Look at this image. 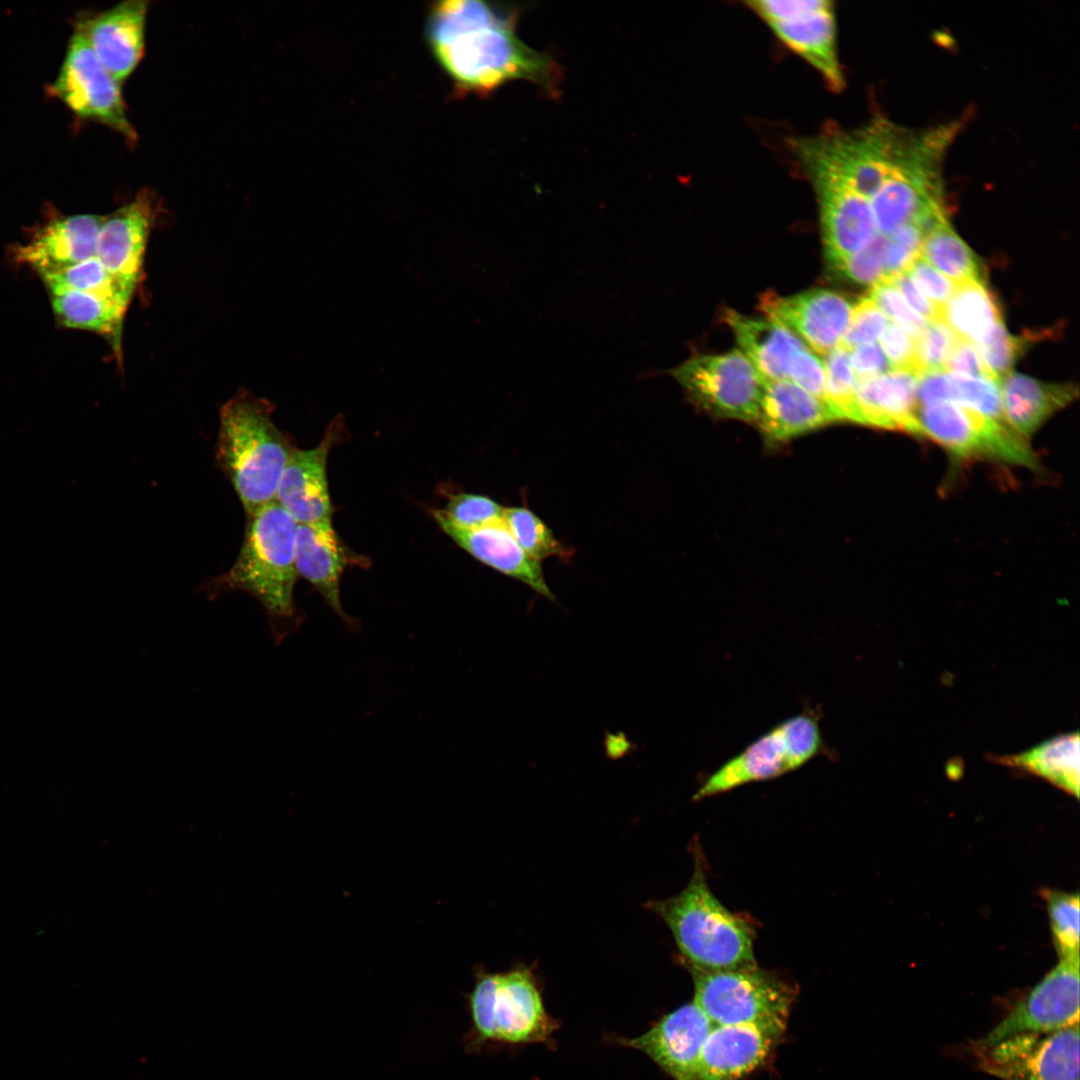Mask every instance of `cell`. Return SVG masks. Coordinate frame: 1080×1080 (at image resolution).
I'll list each match as a JSON object with an SVG mask.
<instances>
[{
  "mask_svg": "<svg viewBox=\"0 0 1080 1080\" xmlns=\"http://www.w3.org/2000/svg\"><path fill=\"white\" fill-rule=\"evenodd\" d=\"M503 523L522 550L532 559L541 561L551 556H567V550L555 538L551 529L526 507H508Z\"/></svg>",
  "mask_w": 1080,
  "mask_h": 1080,
  "instance_id": "cell-33",
  "label": "cell"
},
{
  "mask_svg": "<svg viewBox=\"0 0 1080 1080\" xmlns=\"http://www.w3.org/2000/svg\"><path fill=\"white\" fill-rule=\"evenodd\" d=\"M887 237L876 233L861 249L831 268L860 284L879 282L884 277V252Z\"/></svg>",
  "mask_w": 1080,
  "mask_h": 1080,
  "instance_id": "cell-40",
  "label": "cell"
},
{
  "mask_svg": "<svg viewBox=\"0 0 1080 1080\" xmlns=\"http://www.w3.org/2000/svg\"><path fill=\"white\" fill-rule=\"evenodd\" d=\"M940 320L960 339L975 344L1002 320L996 298L982 280L956 283L950 299L941 310Z\"/></svg>",
  "mask_w": 1080,
  "mask_h": 1080,
  "instance_id": "cell-29",
  "label": "cell"
},
{
  "mask_svg": "<svg viewBox=\"0 0 1080 1080\" xmlns=\"http://www.w3.org/2000/svg\"><path fill=\"white\" fill-rule=\"evenodd\" d=\"M505 507L493 499L479 494L453 495L444 509H438L443 517L455 526L471 529L502 521Z\"/></svg>",
  "mask_w": 1080,
  "mask_h": 1080,
  "instance_id": "cell-37",
  "label": "cell"
},
{
  "mask_svg": "<svg viewBox=\"0 0 1080 1080\" xmlns=\"http://www.w3.org/2000/svg\"><path fill=\"white\" fill-rule=\"evenodd\" d=\"M694 859L688 885L673 897L648 902L647 908L671 931L688 970L713 973L757 967L753 928L712 893L696 847Z\"/></svg>",
  "mask_w": 1080,
  "mask_h": 1080,
  "instance_id": "cell-3",
  "label": "cell"
},
{
  "mask_svg": "<svg viewBox=\"0 0 1080 1080\" xmlns=\"http://www.w3.org/2000/svg\"><path fill=\"white\" fill-rule=\"evenodd\" d=\"M49 294L53 311L62 325L104 335L119 353L127 304L100 294L76 290Z\"/></svg>",
  "mask_w": 1080,
  "mask_h": 1080,
  "instance_id": "cell-27",
  "label": "cell"
},
{
  "mask_svg": "<svg viewBox=\"0 0 1080 1080\" xmlns=\"http://www.w3.org/2000/svg\"><path fill=\"white\" fill-rule=\"evenodd\" d=\"M925 234L916 224H906L887 237L884 252V277L905 272L920 255Z\"/></svg>",
  "mask_w": 1080,
  "mask_h": 1080,
  "instance_id": "cell-42",
  "label": "cell"
},
{
  "mask_svg": "<svg viewBox=\"0 0 1080 1080\" xmlns=\"http://www.w3.org/2000/svg\"><path fill=\"white\" fill-rule=\"evenodd\" d=\"M917 435L925 436L959 459H983L1038 467L1036 455L1009 425L966 406L944 401L917 405Z\"/></svg>",
  "mask_w": 1080,
  "mask_h": 1080,
  "instance_id": "cell-8",
  "label": "cell"
},
{
  "mask_svg": "<svg viewBox=\"0 0 1080 1080\" xmlns=\"http://www.w3.org/2000/svg\"><path fill=\"white\" fill-rule=\"evenodd\" d=\"M297 528L298 523L276 501L248 515L236 561L200 588L211 600L231 591L251 595L265 610L276 645L295 633L303 621L293 595L298 576Z\"/></svg>",
  "mask_w": 1080,
  "mask_h": 1080,
  "instance_id": "cell-2",
  "label": "cell"
},
{
  "mask_svg": "<svg viewBox=\"0 0 1080 1080\" xmlns=\"http://www.w3.org/2000/svg\"><path fill=\"white\" fill-rule=\"evenodd\" d=\"M745 4L787 48L802 57L839 92L845 86L839 60L835 9L829 0H755Z\"/></svg>",
  "mask_w": 1080,
  "mask_h": 1080,
  "instance_id": "cell-10",
  "label": "cell"
},
{
  "mask_svg": "<svg viewBox=\"0 0 1080 1080\" xmlns=\"http://www.w3.org/2000/svg\"><path fill=\"white\" fill-rule=\"evenodd\" d=\"M838 422L828 404L790 380L763 379L755 424L769 445Z\"/></svg>",
  "mask_w": 1080,
  "mask_h": 1080,
  "instance_id": "cell-20",
  "label": "cell"
},
{
  "mask_svg": "<svg viewBox=\"0 0 1080 1080\" xmlns=\"http://www.w3.org/2000/svg\"><path fill=\"white\" fill-rule=\"evenodd\" d=\"M958 337L942 320L929 321L926 330L916 339L914 371L919 376L944 371L946 361Z\"/></svg>",
  "mask_w": 1080,
  "mask_h": 1080,
  "instance_id": "cell-38",
  "label": "cell"
},
{
  "mask_svg": "<svg viewBox=\"0 0 1080 1080\" xmlns=\"http://www.w3.org/2000/svg\"><path fill=\"white\" fill-rule=\"evenodd\" d=\"M293 449L275 425L265 400L241 392L222 406L216 461L247 516L276 500L279 480Z\"/></svg>",
  "mask_w": 1080,
  "mask_h": 1080,
  "instance_id": "cell-4",
  "label": "cell"
},
{
  "mask_svg": "<svg viewBox=\"0 0 1080 1080\" xmlns=\"http://www.w3.org/2000/svg\"><path fill=\"white\" fill-rule=\"evenodd\" d=\"M1079 955L1059 959L1021 1000L974 1045L1022 1033H1045L1079 1023Z\"/></svg>",
  "mask_w": 1080,
  "mask_h": 1080,
  "instance_id": "cell-13",
  "label": "cell"
},
{
  "mask_svg": "<svg viewBox=\"0 0 1080 1080\" xmlns=\"http://www.w3.org/2000/svg\"><path fill=\"white\" fill-rule=\"evenodd\" d=\"M347 561V553L331 521L298 524L295 543L298 575L317 590L348 628L355 630L359 622L345 612L340 599V578Z\"/></svg>",
  "mask_w": 1080,
  "mask_h": 1080,
  "instance_id": "cell-23",
  "label": "cell"
},
{
  "mask_svg": "<svg viewBox=\"0 0 1080 1080\" xmlns=\"http://www.w3.org/2000/svg\"><path fill=\"white\" fill-rule=\"evenodd\" d=\"M994 761L1037 775L1078 797L1079 734L1068 733L1046 740L1019 754L992 756Z\"/></svg>",
  "mask_w": 1080,
  "mask_h": 1080,
  "instance_id": "cell-28",
  "label": "cell"
},
{
  "mask_svg": "<svg viewBox=\"0 0 1080 1080\" xmlns=\"http://www.w3.org/2000/svg\"><path fill=\"white\" fill-rule=\"evenodd\" d=\"M972 1049L978 1067L1002 1080H1079V1023Z\"/></svg>",
  "mask_w": 1080,
  "mask_h": 1080,
  "instance_id": "cell-11",
  "label": "cell"
},
{
  "mask_svg": "<svg viewBox=\"0 0 1080 1080\" xmlns=\"http://www.w3.org/2000/svg\"><path fill=\"white\" fill-rule=\"evenodd\" d=\"M999 385L1005 420L1026 440L1078 395L1076 385L1048 383L1017 372L1006 375Z\"/></svg>",
  "mask_w": 1080,
  "mask_h": 1080,
  "instance_id": "cell-26",
  "label": "cell"
},
{
  "mask_svg": "<svg viewBox=\"0 0 1080 1080\" xmlns=\"http://www.w3.org/2000/svg\"><path fill=\"white\" fill-rule=\"evenodd\" d=\"M760 307L812 351L825 355L840 344L853 306L836 291L816 288L789 297L768 292Z\"/></svg>",
  "mask_w": 1080,
  "mask_h": 1080,
  "instance_id": "cell-14",
  "label": "cell"
},
{
  "mask_svg": "<svg viewBox=\"0 0 1080 1080\" xmlns=\"http://www.w3.org/2000/svg\"><path fill=\"white\" fill-rule=\"evenodd\" d=\"M883 314L915 339L926 330L929 321L914 311L888 277L875 283L869 293Z\"/></svg>",
  "mask_w": 1080,
  "mask_h": 1080,
  "instance_id": "cell-39",
  "label": "cell"
},
{
  "mask_svg": "<svg viewBox=\"0 0 1080 1080\" xmlns=\"http://www.w3.org/2000/svg\"><path fill=\"white\" fill-rule=\"evenodd\" d=\"M974 345L991 376L1000 382L1012 372L1025 341L1009 334L1001 320Z\"/></svg>",
  "mask_w": 1080,
  "mask_h": 1080,
  "instance_id": "cell-36",
  "label": "cell"
},
{
  "mask_svg": "<svg viewBox=\"0 0 1080 1080\" xmlns=\"http://www.w3.org/2000/svg\"><path fill=\"white\" fill-rule=\"evenodd\" d=\"M954 402L1007 424L999 382L986 377L962 376L944 371L937 402ZM1008 425V424H1007Z\"/></svg>",
  "mask_w": 1080,
  "mask_h": 1080,
  "instance_id": "cell-32",
  "label": "cell"
},
{
  "mask_svg": "<svg viewBox=\"0 0 1080 1080\" xmlns=\"http://www.w3.org/2000/svg\"><path fill=\"white\" fill-rule=\"evenodd\" d=\"M885 277L891 280L907 304L919 315L927 321L940 320L941 311L916 288L906 272Z\"/></svg>",
  "mask_w": 1080,
  "mask_h": 1080,
  "instance_id": "cell-48",
  "label": "cell"
},
{
  "mask_svg": "<svg viewBox=\"0 0 1080 1080\" xmlns=\"http://www.w3.org/2000/svg\"><path fill=\"white\" fill-rule=\"evenodd\" d=\"M518 10L478 0H445L431 5L425 37L433 57L460 96H487L503 85L525 80L553 94L560 66L517 34Z\"/></svg>",
  "mask_w": 1080,
  "mask_h": 1080,
  "instance_id": "cell-1",
  "label": "cell"
},
{
  "mask_svg": "<svg viewBox=\"0 0 1080 1080\" xmlns=\"http://www.w3.org/2000/svg\"><path fill=\"white\" fill-rule=\"evenodd\" d=\"M51 90L79 117L100 122L135 143L137 133L126 115L120 83L77 30Z\"/></svg>",
  "mask_w": 1080,
  "mask_h": 1080,
  "instance_id": "cell-12",
  "label": "cell"
},
{
  "mask_svg": "<svg viewBox=\"0 0 1080 1080\" xmlns=\"http://www.w3.org/2000/svg\"><path fill=\"white\" fill-rule=\"evenodd\" d=\"M147 6L146 0H125L78 25L77 31L120 84L143 56Z\"/></svg>",
  "mask_w": 1080,
  "mask_h": 1080,
  "instance_id": "cell-19",
  "label": "cell"
},
{
  "mask_svg": "<svg viewBox=\"0 0 1080 1080\" xmlns=\"http://www.w3.org/2000/svg\"><path fill=\"white\" fill-rule=\"evenodd\" d=\"M668 372L709 414L755 423L763 379L742 351L694 355Z\"/></svg>",
  "mask_w": 1080,
  "mask_h": 1080,
  "instance_id": "cell-9",
  "label": "cell"
},
{
  "mask_svg": "<svg viewBox=\"0 0 1080 1080\" xmlns=\"http://www.w3.org/2000/svg\"><path fill=\"white\" fill-rule=\"evenodd\" d=\"M917 380L904 369L857 380L853 423L917 435Z\"/></svg>",
  "mask_w": 1080,
  "mask_h": 1080,
  "instance_id": "cell-24",
  "label": "cell"
},
{
  "mask_svg": "<svg viewBox=\"0 0 1080 1080\" xmlns=\"http://www.w3.org/2000/svg\"><path fill=\"white\" fill-rule=\"evenodd\" d=\"M713 1026L691 1002L661 1017L642 1035L617 1042L647 1055L673 1080H695L699 1055Z\"/></svg>",
  "mask_w": 1080,
  "mask_h": 1080,
  "instance_id": "cell-16",
  "label": "cell"
},
{
  "mask_svg": "<svg viewBox=\"0 0 1080 1080\" xmlns=\"http://www.w3.org/2000/svg\"><path fill=\"white\" fill-rule=\"evenodd\" d=\"M786 1022L714 1025L696 1066L695 1080H740L776 1048Z\"/></svg>",
  "mask_w": 1080,
  "mask_h": 1080,
  "instance_id": "cell-15",
  "label": "cell"
},
{
  "mask_svg": "<svg viewBox=\"0 0 1080 1080\" xmlns=\"http://www.w3.org/2000/svg\"><path fill=\"white\" fill-rule=\"evenodd\" d=\"M920 256L954 283L980 280L976 255L949 222L925 236Z\"/></svg>",
  "mask_w": 1080,
  "mask_h": 1080,
  "instance_id": "cell-30",
  "label": "cell"
},
{
  "mask_svg": "<svg viewBox=\"0 0 1080 1080\" xmlns=\"http://www.w3.org/2000/svg\"><path fill=\"white\" fill-rule=\"evenodd\" d=\"M472 1020L469 1044L547 1043L559 1027L545 1008L532 969L525 966L502 973L480 972L468 996Z\"/></svg>",
  "mask_w": 1080,
  "mask_h": 1080,
  "instance_id": "cell-5",
  "label": "cell"
},
{
  "mask_svg": "<svg viewBox=\"0 0 1080 1080\" xmlns=\"http://www.w3.org/2000/svg\"><path fill=\"white\" fill-rule=\"evenodd\" d=\"M888 325V318L869 297H862L852 312L847 329L838 346L848 352L853 348L874 343L880 339Z\"/></svg>",
  "mask_w": 1080,
  "mask_h": 1080,
  "instance_id": "cell-41",
  "label": "cell"
},
{
  "mask_svg": "<svg viewBox=\"0 0 1080 1080\" xmlns=\"http://www.w3.org/2000/svg\"><path fill=\"white\" fill-rule=\"evenodd\" d=\"M724 320L762 379L788 380L796 354L807 346L798 336L770 318H753L727 310Z\"/></svg>",
  "mask_w": 1080,
  "mask_h": 1080,
  "instance_id": "cell-25",
  "label": "cell"
},
{
  "mask_svg": "<svg viewBox=\"0 0 1080 1080\" xmlns=\"http://www.w3.org/2000/svg\"><path fill=\"white\" fill-rule=\"evenodd\" d=\"M944 371L962 376L994 379L987 370L975 345L960 338L956 340L949 354Z\"/></svg>",
  "mask_w": 1080,
  "mask_h": 1080,
  "instance_id": "cell-46",
  "label": "cell"
},
{
  "mask_svg": "<svg viewBox=\"0 0 1080 1080\" xmlns=\"http://www.w3.org/2000/svg\"><path fill=\"white\" fill-rule=\"evenodd\" d=\"M341 432V423L335 421L317 446L306 450L294 448L288 458L275 501L298 524L331 521L327 460Z\"/></svg>",
  "mask_w": 1080,
  "mask_h": 1080,
  "instance_id": "cell-18",
  "label": "cell"
},
{
  "mask_svg": "<svg viewBox=\"0 0 1080 1080\" xmlns=\"http://www.w3.org/2000/svg\"><path fill=\"white\" fill-rule=\"evenodd\" d=\"M916 339L895 323H888L880 347L894 369L914 371Z\"/></svg>",
  "mask_w": 1080,
  "mask_h": 1080,
  "instance_id": "cell-45",
  "label": "cell"
},
{
  "mask_svg": "<svg viewBox=\"0 0 1080 1080\" xmlns=\"http://www.w3.org/2000/svg\"><path fill=\"white\" fill-rule=\"evenodd\" d=\"M1046 899L1052 938L1059 959L1079 955L1078 894L1049 891Z\"/></svg>",
  "mask_w": 1080,
  "mask_h": 1080,
  "instance_id": "cell-35",
  "label": "cell"
},
{
  "mask_svg": "<svg viewBox=\"0 0 1080 1080\" xmlns=\"http://www.w3.org/2000/svg\"><path fill=\"white\" fill-rule=\"evenodd\" d=\"M433 516L441 529L478 561L512 577L535 592L554 601L539 561L529 557L512 537L502 521L465 529L450 523L438 510Z\"/></svg>",
  "mask_w": 1080,
  "mask_h": 1080,
  "instance_id": "cell-21",
  "label": "cell"
},
{
  "mask_svg": "<svg viewBox=\"0 0 1080 1080\" xmlns=\"http://www.w3.org/2000/svg\"><path fill=\"white\" fill-rule=\"evenodd\" d=\"M103 220L90 214L56 219L19 247L16 259L43 275L94 257Z\"/></svg>",
  "mask_w": 1080,
  "mask_h": 1080,
  "instance_id": "cell-22",
  "label": "cell"
},
{
  "mask_svg": "<svg viewBox=\"0 0 1080 1080\" xmlns=\"http://www.w3.org/2000/svg\"><path fill=\"white\" fill-rule=\"evenodd\" d=\"M155 218L152 192L147 188L104 216L96 257L108 273L134 294L142 273L146 245Z\"/></svg>",
  "mask_w": 1080,
  "mask_h": 1080,
  "instance_id": "cell-17",
  "label": "cell"
},
{
  "mask_svg": "<svg viewBox=\"0 0 1080 1080\" xmlns=\"http://www.w3.org/2000/svg\"><path fill=\"white\" fill-rule=\"evenodd\" d=\"M819 722L801 713L780 722L715 770L694 794L700 800L794 771L823 751Z\"/></svg>",
  "mask_w": 1080,
  "mask_h": 1080,
  "instance_id": "cell-6",
  "label": "cell"
},
{
  "mask_svg": "<svg viewBox=\"0 0 1080 1080\" xmlns=\"http://www.w3.org/2000/svg\"><path fill=\"white\" fill-rule=\"evenodd\" d=\"M849 359L857 380L872 378L893 370L877 342L853 348L849 351Z\"/></svg>",
  "mask_w": 1080,
  "mask_h": 1080,
  "instance_id": "cell-47",
  "label": "cell"
},
{
  "mask_svg": "<svg viewBox=\"0 0 1080 1080\" xmlns=\"http://www.w3.org/2000/svg\"><path fill=\"white\" fill-rule=\"evenodd\" d=\"M905 272L916 288L940 311L950 299L956 287V283L934 268L920 255Z\"/></svg>",
  "mask_w": 1080,
  "mask_h": 1080,
  "instance_id": "cell-43",
  "label": "cell"
},
{
  "mask_svg": "<svg viewBox=\"0 0 1080 1080\" xmlns=\"http://www.w3.org/2000/svg\"><path fill=\"white\" fill-rule=\"evenodd\" d=\"M41 277L49 292L76 290L96 293L127 305L133 296L108 273L96 256Z\"/></svg>",
  "mask_w": 1080,
  "mask_h": 1080,
  "instance_id": "cell-31",
  "label": "cell"
},
{
  "mask_svg": "<svg viewBox=\"0 0 1080 1080\" xmlns=\"http://www.w3.org/2000/svg\"><path fill=\"white\" fill-rule=\"evenodd\" d=\"M825 402L837 421L853 422L857 379L850 365L849 352L840 346L824 355Z\"/></svg>",
  "mask_w": 1080,
  "mask_h": 1080,
  "instance_id": "cell-34",
  "label": "cell"
},
{
  "mask_svg": "<svg viewBox=\"0 0 1080 1080\" xmlns=\"http://www.w3.org/2000/svg\"><path fill=\"white\" fill-rule=\"evenodd\" d=\"M689 971L695 988L693 1002L714 1025L787 1022L796 990L777 974L758 967Z\"/></svg>",
  "mask_w": 1080,
  "mask_h": 1080,
  "instance_id": "cell-7",
  "label": "cell"
},
{
  "mask_svg": "<svg viewBox=\"0 0 1080 1080\" xmlns=\"http://www.w3.org/2000/svg\"><path fill=\"white\" fill-rule=\"evenodd\" d=\"M788 380L825 401L824 365L808 346L796 354Z\"/></svg>",
  "mask_w": 1080,
  "mask_h": 1080,
  "instance_id": "cell-44",
  "label": "cell"
}]
</instances>
